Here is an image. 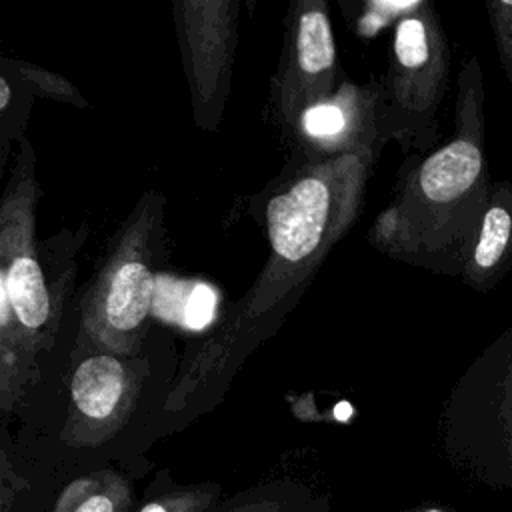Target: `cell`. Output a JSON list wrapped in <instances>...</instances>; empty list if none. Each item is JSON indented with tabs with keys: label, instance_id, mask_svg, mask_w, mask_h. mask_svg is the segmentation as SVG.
Here are the masks:
<instances>
[{
	"label": "cell",
	"instance_id": "obj_1",
	"mask_svg": "<svg viewBox=\"0 0 512 512\" xmlns=\"http://www.w3.org/2000/svg\"><path fill=\"white\" fill-rule=\"evenodd\" d=\"M482 102V72L470 58L458 76L452 138L400 174L374 220L368 238L382 254L438 274L464 272L492 188Z\"/></svg>",
	"mask_w": 512,
	"mask_h": 512
},
{
	"label": "cell",
	"instance_id": "obj_2",
	"mask_svg": "<svg viewBox=\"0 0 512 512\" xmlns=\"http://www.w3.org/2000/svg\"><path fill=\"white\" fill-rule=\"evenodd\" d=\"M378 150L324 158L268 202L270 246L294 282L310 274L356 220Z\"/></svg>",
	"mask_w": 512,
	"mask_h": 512
},
{
	"label": "cell",
	"instance_id": "obj_3",
	"mask_svg": "<svg viewBox=\"0 0 512 512\" xmlns=\"http://www.w3.org/2000/svg\"><path fill=\"white\" fill-rule=\"evenodd\" d=\"M450 70V48L434 4L418 0L394 26L390 68L378 84L380 142L434 128Z\"/></svg>",
	"mask_w": 512,
	"mask_h": 512
},
{
	"label": "cell",
	"instance_id": "obj_4",
	"mask_svg": "<svg viewBox=\"0 0 512 512\" xmlns=\"http://www.w3.org/2000/svg\"><path fill=\"white\" fill-rule=\"evenodd\" d=\"M378 84L358 88L344 84L338 96H328L302 112V130L328 158L380 148Z\"/></svg>",
	"mask_w": 512,
	"mask_h": 512
},
{
	"label": "cell",
	"instance_id": "obj_5",
	"mask_svg": "<svg viewBox=\"0 0 512 512\" xmlns=\"http://www.w3.org/2000/svg\"><path fill=\"white\" fill-rule=\"evenodd\" d=\"M66 476L40 444H0V512H48Z\"/></svg>",
	"mask_w": 512,
	"mask_h": 512
},
{
	"label": "cell",
	"instance_id": "obj_6",
	"mask_svg": "<svg viewBox=\"0 0 512 512\" xmlns=\"http://www.w3.org/2000/svg\"><path fill=\"white\" fill-rule=\"evenodd\" d=\"M292 98L306 108L328 98L334 86L336 44L322 4L302 8L294 30Z\"/></svg>",
	"mask_w": 512,
	"mask_h": 512
},
{
	"label": "cell",
	"instance_id": "obj_7",
	"mask_svg": "<svg viewBox=\"0 0 512 512\" xmlns=\"http://www.w3.org/2000/svg\"><path fill=\"white\" fill-rule=\"evenodd\" d=\"M512 268V182L502 180L492 184L490 200L464 266V282L488 292Z\"/></svg>",
	"mask_w": 512,
	"mask_h": 512
},
{
	"label": "cell",
	"instance_id": "obj_8",
	"mask_svg": "<svg viewBox=\"0 0 512 512\" xmlns=\"http://www.w3.org/2000/svg\"><path fill=\"white\" fill-rule=\"evenodd\" d=\"M130 470L108 464L64 478L48 512H130L138 500Z\"/></svg>",
	"mask_w": 512,
	"mask_h": 512
},
{
	"label": "cell",
	"instance_id": "obj_9",
	"mask_svg": "<svg viewBox=\"0 0 512 512\" xmlns=\"http://www.w3.org/2000/svg\"><path fill=\"white\" fill-rule=\"evenodd\" d=\"M154 294L150 268L138 258H124L106 278L100 320L108 334L130 336L146 320Z\"/></svg>",
	"mask_w": 512,
	"mask_h": 512
},
{
	"label": "cell",
	"instance_id": "obj_10",
	"mask_svg": "<svg viewBox=\"0 0 512 512\" xmlns=\"http://www.w3.org/2000/svg\"><path fill=\"white\" fill-rule=\"evenodd\" d=\"M456 396L460 402H492L512 412V324L464 370Z\"/></svg>",
	"mask_w": 512,
	"mask_h": 512
},
{
	"label": "cell",
	"instance_id": "obj_11",
	"mask_svg": "<svg viewBox=\"0 0 512 512\" xmlns=\"http://www.w3.org/2000/svg\"><path fill=\"white\" fill-rule=\"evenodd\" d=\"M222 500L218 482L182 484L168 470H160L138 494L130 512H212Z\"/></svg>",
	"mask_w": 512,
	"mask_h": 512
},
{
	"label": "cell",
	"instance_id": "obj_12",
	"mask_svg": "<svg viewBox=\"0 0 512 512\" xmlns=\"http://www.w3.org/2000/svg\"><path fill=\"white\" fill-rule=\"evenodd\" d=\"M6 296L18 322L28 330H38L50 312L48 290L40 264L28 256H16L6 272Z\"/></svg>",
	"mask_w": 512,
	"mask_h": 512
},
{
	"label": "cell",
	"instance_id": "obj_13",
	"mask_svg": "<svg viewBox=\"0 0 512 512\" xmlns=\"http://www.w3.org/2000/svg\"><path fill=\"white\" fill-rule=\"evenodd\" d=\"M212 512H300V498L284 484H260L226 496Z\"/></svg>",
	"mask_w": 512,
	"mask_h": 512
},
{
	"label": "cell",
	"instance_id": "obj_14",
	"mask_svg": "<svg viewBox=\"0 0 512 512\" xmlns=\"http://www.w3.org/2000/svg\"><path fill=\"white\" fill-rule=\"evenodd\" d=\"M486 10L490 16V24L494 28L500 62L512 84V2H486Z\"/></svg>",
	"mask_w": 512,
	"mask_h": 512
},
{
	"label": "cell",
	"instance_id": "obj_15",
	"mask_svg": "<svg viewBox=\"0 0 512 512\" xmlns=\"http://www.w3.org/2000/svg\"><path fill=\"white\" fill-rule=\"evenodd\" d=\"M214 308H216L214 290L206 284H196L190 288V292L184 300L180 320L190 330H202L212 322Z\"/></svg>",
	"mask_w": 512,
	"mask_h": 512
},
{
	"label": "cell",
	"instance_id": "obj_16",
	"mask_svg": "<svg viewBox=\"0 0 512 512\" xmlns=\"http://www.w3.org/2000/svg\"><path fill=\"white\" fill-rule=\"evenodd\" d=\"M416 2H368L366 14L360 18L358 30L364 36H374L394 16H404L406 12H410L416 6Z\"/></svg>",
	"mask_w": 512,
	"mask_h": 512
},
{
	"label": "cell",
	"instance_id": "obj_17",
	"mask_svg": "<svg viewBox=\"0 0 512 512\" xmlns=\"http://www.w3.org/2000/svg\"><path fill=\"white\" fill-rule=\"evenodd\" d=\"M8 442V438H6V434L4 432H0V444H6Z\"/></svg>",
	"mask_w": 512,
	"mask_h": 512
},
{
	"label": "cell",
	"instance_id": "obj_18",
	"mask_svg": "<svg viewBox=\"0 0 512 512\" xmlns=\"http://www.w3.org/2000/svg\"><path fill=\"white\" fill-rule=\"evenodd\" d=\"M0 300H2V288H0Z\"/></svg>",
	"mask_w": 512,
	"mask_h": 512
},
{
	"label": "cell",
	"instance_id": "obj_19",
	"mask_svg": "<svg viewBox=\"0 0 512 512\" xmlns=\"http://www.w3.org/2000/svg\"><path fill=\"white\" fill-rule=\"evenodd\" d=\"M428 512H440V510H428Z\"/></svg>",
	"mask_w": 512,
	"mask_h": 512
}]
</instances>
